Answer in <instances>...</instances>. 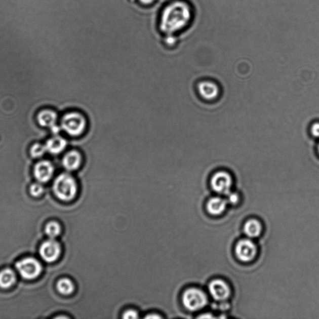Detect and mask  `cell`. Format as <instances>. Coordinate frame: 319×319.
Segmentation results:
<instances>
[{
  "label": "cell",
  "mask_w": 319,
  "mask_h": 319,
  "mask_svg": "<svg viewBox=\"0 0 319 319\" xmlns=\"http://www.w3.org/2000/svg\"><path fill=\"white\" fill-rule=\"evenodd\" d=\"M61 248L58 242L54 239L46 241L41 246L39 254L43 260L47 263H53L59 258Z\"/></svg>",
  "instance_id": "6"
},
{
  "label": "cell",
  "mask_w": 319,
  "mask_h": 319,
  "mask_svg": "<svg viewBox=\"0 0 319 319\" xmlns=\"http://www.w3.org/2000/svg\"><path fill=\"white\" fill-rule=\"evenodd\" d=\"M57 118L56 113L53 110H44L37 115V121L40 126L51 129L56 126Z\"/></svg>",
  "instance_id": "15"
},
{
  "label": "cell",
  "mask_w": 319,
  "mask_h": 319,
  "mask_svg": "<svg viewBox=\"0 0 319 319\" xmlns=\"http://www.w3.org/2000/svg\"><path fill=\"white\" fill-rule=\"evenodd\" d=\"M87 118L80 112L67 113L62 118L61 128L70 136H82L87 129Z\"/></svg>",
  "instance_id": "3"
},
{
  "label": "cell",
  "mask_w": 319,
  "mask_h": 319,
  "mask_svg": "<svg viewBox=\"0 0 319 319\" xmlns=\"http://www.w3.org/2000/svg\"><path fill=\"white\" fill-rule=\"evenodd\" d=\"M156 0H138V2L142 5L145 6H149V5H152L155 3Z\"/></svg>",
  "instance_id": "25"
},
{
  "label": "cell",
  "mask_w": 319,
  "mask_h": 319,
  "mask_svg": "<svg viewBox=\"0 0 319 319\" xmlns=\"http://www.w3.org/2000/svg\"><path fill=\"white\" fill-rule=\"evenodd\" d=\"M44 191V188L40 183H33L30 187V193L32 196L37 197L42 195Z\"/></svg>",
  "instance_id": "21"
},
{
  "label": "cell",
  "mask_w": 319,
  "mask_h": 319,
  "mask_svg": "<svg viewBox=\"0 0 319 319\" xmlns=\"http://www.w3.org/2000/svg\"><path fill=\"white\" fill-rule=\"evenodd\" d=\"M257 248L252 241L244 239L240 241L236 247V254L240 261L248 263L255 259Z\"/></svg>",
  "instance_id": "8"
},
{
  "label": "cell",
  "mask_w": 319,
  "mask_h": 319,
  "mask_svg": "<svg viewBox=\"0 0 319 319\" xmlns=\"http://www.w3.org/2000/svg\"><path fill=\"white\" fill-rule=\"evenodd\" d=\"M145 318H161V316L158 315H155V314H152V315H149L147 316V317H145Z\"/></svg>",
  "instance_id": "26"
},
{
  "label": "cell",
  "mask_w": 319,
  "mask_h": 319,
  "mask_svg": "<svg viewBox=\"0 0 319 319\" xmlns=\"http://www.w3.org/2000/svg\"><path fill=\"white\" fill-rule=\"evenodd\" d=\"M15 266L20 274L27 280L36 279L42 271V266L36 259L27 258L16 263Z\"/></svg>",
  "instance_id": "5"
},
{
  "label": "cell",
  "mask_w": 319,
  "mask_h": 319,
  "mask_svg": "<svg viewBox=\"0 0 319 319\" xmlns=\"http://www.w3.org/2000/svg\"><path fill=\"white\" fill-rule=\"evenodd\" d=\"M318 153H319V145L318 146Z\"/></svg>",
  "instance_id": "27"
},
{
  "label": "cell",
  "mask_w": 319,
  "mask_h": 319,
  "mask_svg": "<svg viewBox=\"0 0 319 319\" xmlns=\"http://www.w3.org/2000/svg\"><path fill=\"white\" fill-rule=\"evenodd\" d=\"M226 204V200L220 197H214L208 202L207 205L208 212L213 215H220L225 210Z\"/></svg>",
  "instance_id": "14"
},
{
  "label": "cell",
  "mask_w": 319,
  "mask_h": 319,
  "mask_svg": "<svg viewBox=\"0 0 319 319\" xmlns=\"http://www.w3.org/2000/svg\"><path fill=\"white\" fill-rule=\"evenodd\" d=\"M67 144L64 138L56 136L49 139L45 145L48 152L56 155L63 152L67 147Z\"/></svg>",
  "instance_id": "13"
},
{
  "label": "cell",
  "mask_w": 319,
  "mask_h": 319,
  "mask_svg": "<svg viewBox=\"0 0 319 319\" xmlns=\"http://www.w3.org/2000/svg\"><path fill=\"white\" fill-rule=\"evenodd\" d=\"M55 169L52 164L47 161L39 162L34 169V177L40 183L48 182L52 178Z\"/></svg>",
  "instance_id": "10"
},
{
  "label": "cell",
  "mask_w": 319,
  "mask_h": 319,
  "mask_svg": "<svg viewBox=\"0 0 319 319\" xmlns=\"http://www.w3.org/2000/svg\"><path fill=\"white\" fill-rule=\"evenodd\" d=\"M123 318L126 319H136L139 318V313L136 310H129L124 313Z\"/></svg>",
  "instance_id": "22"
},
{
  "label": "cell",
  "mask_w": 319,
  "mask_h": 319,
  "mask_svg": "<svg viewBox=\"0 0 319 319\" xmlns=\"http://www.w3.org/2000/svg\"><path fill=\"white\" fill-rule=\"evenodd\" d=\"M53 191L55 195L62 201H71L76 196V181L71 174L63 173L59 175L54 182Z\"/></svg>",
  "instance_id": "2"
},
{
  "label": "cell",
  "mask_w": 319,
  "mask_h": 319,
  "mask_svg": "<svg viewBox=\"0 0 319 319\" xmlns=\"http://www.w3.org/2000/svg\"><path fill=\"white\" fill-rule=\"evenodd\" d=\"M211 295L216 301H224L230 296L231 290L228 284L221 280L213 281L209 285Z\"/></svg>",
  "instance_id": "9"
},
{
  "label": "cell",
  "mask_w": 319,
  "mask_h": 319,
  "mask_svg": "<svg viewBox=\"0 0 319 319\" xmlns=\"http://www.w3.org/2000/svg\"><path fill=\"white\" fill-rule=\"evenodd\" d=\"M198 90L203 98L208 101L216 98L220 92L218 86L210 81L200 83L198 86Z\"/></svg>",
  "instance_id": "12"
},
{
  "label": "cell",
  "mask_w": 319,
  "mask_h": 319,
  "mask_svg": "<svg viewBox=\"0 0 319 319\" xmlns=\"http://www.w3.org/2000/svg\"><path fill=\"white\" fill-rule=\"evenodd\" d=\"M227 196H228V202L230 203V204H236L237 202H238L239 197L236 193L229 192V193L227 194Z\"/></svg>",
  "instance_id": "23"
},
{
  "label": "cell",
  "mask_w": 319,
  "mask_h": 319,
  "mask_svg": "<svg viewBox=\"0 0 319 319\" xmlns=\"http://www.w3.org/2000/svg\"><path fill=\"white\" fill-rule=\"evenodd\" d=\"M46 152H47L46 145L41 144H34L32 146L30 150L31 155L33 158H39L44 155Z\"/></svg>",
  "instance_id": "20"
},
{
  "label": "cell",
  "mask_w": 319,
  "mask_h": 319,
  "mask_svg": "<svg viewBox=\"0 0 319 319\" xmlns=\"http://www.w3.org/2000/svg\"><path fill=\"white\" fill-rule=\"evenodd\" d=\"M61 231L60 225L55 221H51V222L48 223L45 228L46 233L51 239H54L58 236Z\"/></svg>",
  "instance_id": "19"
},
{
  "label": "cell",
  "mask_w": 319,
  "mask_h": 319,
  "mask_svg": "<svg viewBox=\"0 0 319 319\" xmlns=\"http://www.w3.org/2000/svg\"><path fill=\"white\" fill-rule=\"evenodd\" d=\"M245 234L251 238H255L260 235L262 231V226L259 221L256 220H250L246 223L244 226Z\"/></svg>",
  "instance_id": "17"
},
{
  "label": "cell",
  "mask_w": 319,
  "mask_h": 319,
  "mask_svg": "<svg viewBox=\"0 0 319 319\" xmlns=\"http://www.w3.org/2000/svg\"><path fill=\"white\" fill-rule=\"evenodd\" d=\"M83 156L79 151L72 150L67 152L63 158V166L67 171H75L82 166Z\"/></svg>",
  "instance_id": "11"
},
{
  "label": "cell",
  "mask_w": 319,
  "mask_h": 319,
  "mask_svg": "<svg viewBox=\"0 0 319 319\" xmlns=\"http://www.w3.org/2000/svg\"><path fill=\"white\" fill-rule=\"evenodd\" d=\"M15 273L10 269H5L0 272V288L8 289L16 283Z\"/></svg>",
  "instance_id": "16"
},
{
  "label": "cell",
  "mask_w": 319,
  "mask_h": 319,
  "mask_svg": "<svg viewBox=\"0 0 319 319\" xmlns=\"http://www.w3.org/2000/svg\"><path fill=\"white\" fill-rule=\"evenodd\" d=\"M56 287L59 293L63 294V295L71 294L75 289L74 283L67 278H63V279L58 281Z\"/></svg>",
  "instance_id": "18"
},
{
  "label": "cell",
  "mask_w": 319,
  "mask_h": 319,
  "mask_svg": "<svg viewBox=\"0 0 319 319\" xmlns=\"http://www.w3.org/2000/svg\"><path fill=\"white\" fill-rule=\"evenodd\" d=\"M211 185L216 193L227 195L230 192L232 186L231 175L223 171L216 173L211 180Z\"/></svg>",
  "instance_id": "7"
},
{
  "label": "cell",
  "mask_w": 319,
  "mask_h": 319,
  "mask_svg": "<svg viewBox=\"0 0 319 319\" xmlns=\"http://www.w3.org/2000/svg\"><path fill=\"white\" fill-rule=\"evenodd\" d=\"M183 303L186 309L191 311H196L203 309L207 304L206 294L198 289L191 288L184 293Z\"/></svg>",
  "instance_id": "4"
},
{
  "label": "cell",
  "mask_w": 319,
  "mask_h": 319,
  "mask_svg": "<svg viewBox=\"0 0 319 319\" xmlns=\"http://www.w3.org/2000/svg\"><path fill=\"white\" fill-rule=\"evenodd\" d=\"M311 132L313 136L319 138V123L313 124Z\"/></svg>",
  "instance_id": "24"
},
{
  "label": "cell",
  "mask_w": 319,
  "mask_h": 319,
  "mask_svg": "<svg viewBox=\"0 0 319 319\" xmlns=\"http://www.w3.org/2000/svg\"><path fill=\"white\" fill-rule=\"evenodd\" d=\"M194 9L185 0H175L167 4L160 15L159 27L167 36L187 29L193 21Z\"/></svg>",
  "instance_id": "1"
}]
</instances>
